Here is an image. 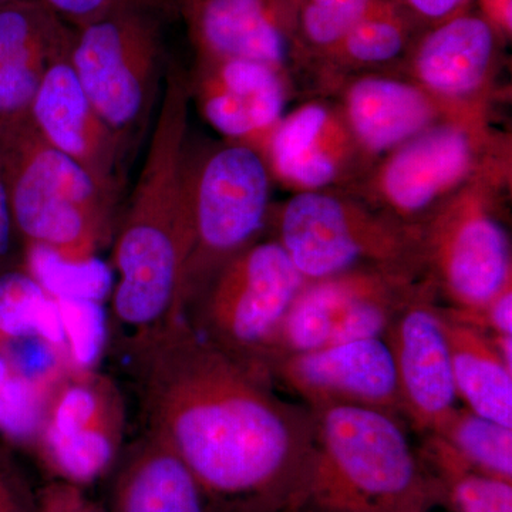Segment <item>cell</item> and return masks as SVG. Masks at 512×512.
<instances>
[{"label": "cell", "mask_w": 512, "mask_h": 512, "mask_svg": "<svg viewBox=\"0 0 512 512\" xmlns=\"http://www.w3.org/2000/svg\"><path fill=\"white\" fill-rule=\"evenodd\" d=\"M126 427L119 387L94 370H63L45 404L33 448L53 480L87 487L116 464Z\"/></svg>", "instance_id": "obj_11"}, {"label": "cell", "mask_w": 512, "mask_h": 512, "mask_svg": "<svg viewBox=\"0 0 512 512\" xmlns=\"http://www.w3.org/2000/svg\"><path fill=\"white\" fill-rule=\"evenodd\" d=\"M309 409L362 406L399 414L392 353L383 338L350 340L284 357L271 369Z\"/></svg>", "instance_id": "obj_13"}, {"label": "cell", "mask_w": 512, "mask_h": 512, "mask_svg": "<svg viewBox=\"0 0 512 512\" xmlns=\"http://www.w3.org/2000/svg\"><path fill=\"white\" fill-rule=\"evenodd\" d=\"M188 76L168 63L143 168L120 224L113 261V319L126 340L178 318V289L191 248L184 202L190 116Z\"/></svg>", "instance_id": "obj_2"}, {"label": "cell", "mask_w": 512, "mask_h": 512, "mask_svg": "<svg viewBox=\"0 0 512 512\" xmlns=\"http://www.w3.org/2000/svg\"><path fill=\"white\" fill-rule=\"evenodd\" d=\"M419 451L453 512H512L511 481L467 466L434 434L423 436Z\"/></svg>", "instance_id": "obj_24"}, {"label": "cell", "mask_w": 512, "mask_h": 512, "mask_svg": "<svg viewBox=\"0 0 512 512\" xmlns=\"http://www.w3.org/2000/svg\"><path fill=\"white\" fill-rule=\"evenodd\" d=\"M72 36L42 0L0 6V117L30 109L49 64L70 52Z\"/></svg>", "instance_id": "obj_19"}, {"label": "cell", "mask_w": 512, "mask_h": 512, "mask_svg": "<svg viewBox=\"0 0 512 512\" xmlns=\"http://www.w3.org/2000/svg\"><path fill=\"white\" fill-rule=\"evenodd\" d=\"M195 59H242L284 70L293 53V0H168Z\"/></svg>", "instance_id": "obj_16"}, {"label": "cell", "mask_w": 512, "mask_h": 512, "mask_svg": "<svg viewBox=\"0 0 512 512\" xmlns=\"http://www.w3.org/2000/svg\"><path fill=\"white\" fill-rule=\"evenodd\" d=\"M495 56L493 23L460 12L434 25L414 47L412 82L439 103L448 119L481 120L480 97Z\"/></svg>", "instance_id": "obj_15"}, {"label": "cell", "mask_w": 512, "mask_h": 512, "mask_svg": "<svg viewBox=\"0 0 512 512\" xmlns=\"http://www.w3.org/2000/svg\"><path fill=\"white\" fill-rule=\"evenodd\" d=\"M311 410L315 454L293 512H431L443 504L439 481L399 414L362 406Z\"/></svg>", "instance_id": "obj_3"}, {"label": "cell", "mask_w": 512, "mask_h": 512, "mask_svg": "<svg viewBox=\"0 0 512 512\" xmlns=\"http://www.w3.org/2000/svg\"><path fill=\"white\" fill-rule=\"evenodd\" d=\"M37 130L119 201L127 148L101 119L70 64L69 53L47 67L29 109Z\"/></svg>", "instance_id": "obj_14"}, {"label": "cell", "mask_w": 512, "mask_h": 512, "mask_svg": "<svg viewBox=\"0 0 512 512\" xmlns=\"http://www.w3.org/2000/svg\"><path fill=\"white\" fill-rule=\"evenodd\" d=\"M12 2H16V0H0V6H5Z\"/></svg>", "instance_id": "obj_37"}, {"label": "cell", "mask_w": 512, "mask_h": 512, "mask_svg": "<svg viewBox=\"0 0 512 512\" xmlns=\"http://www.w3.org/2000/svg\"><path fill=\"white\" fill-rule=\"evenodd\" d=\"M37 512H106L93 503L84 488L52 480L36 493Z\"/></svg>", "instance_id": "obj_32"}, {"label": "cell", "mask_w": 512, "mask_h": 512, "mask_svg": "<svg viewBox=\"0 0 512 512\" xmlns=\"http://www.w3.org/2000/svg\"><path fill=\"white\" fill-rule=\"evenodd\" d=\"M495 181L468 185L420 225L427 275L450 311L478 312L511 282L510 238L490 194Z\"/></svg>", "instance_id": "obj_9"}, {"label": "cell", "mask_w": 512, "mask_h": 512, "mask_svg": "<svg viewBox=\"0 0 512 512\" xmlns=\"http://www.w3.org/2000/svg\"><path fill=\"white\" fill-rule=\"evenodd\" d=\"M187 76L191 101L231 141L249 144L269 136L282 119L286 87L278 67L254 60L195 59Z\"/></svg>", "instance_id": "obj_17"}, {"label": "cell", "mask_w": 512, "mask_h": 512, "mask_svg": "<svg viewBox=\"0 0 512 512\" xmlns=\"http://www.w3.org/2000/svg\"><path fill=\"white\" fill-rule=\"evenodd\" d=\"M342 117L360 151L389 154L437 121L448 119L433 97L409 80L357 77L343 93Z\"/></svg>", "instance_id": "obj_20"}, {"label": "cell", "mask_w": 512, "mask_h": 512, "mask_svg": "<svg viewBox=\"0 0 512 512\" xmlns=\"http://www.w3.org/2000/svg\"><path fill=\"white\" fill-rule=\"evenodd\" d=\"M70 28L76 29L138 0H42Z\"/></svg>", "instance_id": "obj_33"}, {"label": "cell", "mask_w": 512, "mask_h": 512, "mask_svg": "<svg viewBox=\"0 0 512 512\" xmlns=\"http://www.w3.org/2000/svg\"><path fill=\"white\" fill-rule=\"evenodd\" d=\"M458 400L485 419L512 427V369L488 333L448 318L441 309Z\"/></svg>", "instance_id": "obj_22"}, {"label": "cell", "mask_w": 512, "mask_h": 512, "mask_svg": "<svg viewBox=\"0 0 512 512\" xmlns=\"http://www.w3.org/2000/svg\"><path fill=\"white\" fill-rule=\"evenodd\" d=\"M168 0H138L73 29L69 60L94 109L130 151L146 133L168 63Z\"/></svg>", "instance_id": "obj_5"}, {"label": "cell", "mask_w": 512, "mask_h": 512, "mask_svg": "<svg viewBox=\"0 0 512 512\" xmlns=\"http://www.w3.org/2000/svg\"><path fill=\"white\" fill-rule=\"evenodd\" d=\"M147 434L171 448L215 512H293L301 504L316 423L181 316L126 340Z\"/></svg>", "instance_id": "obj_1"}, {"label": "cell", "mask_w": 512, "mask_h": 512, "mask_svg": "<svg viewBox=\"0 0 512 512\" xmlns=\"http://www.w3.org/2000/svg\"><path fill=\"white\" fill-rule=\"evenodd\" d=\"M15 373V369H13L12 365H10L8 357H6L5 353L0 350V387L3 386L10 377Z\"/></svg>", "instance_id": "obj_36"}, {"label": "cell", "mask_w": 512, "mask_h": 512, "mask_svg": "<svg viewBox=\"0 0 512 512\" xmlns=\"http://www.w3.org/2000/svg\"><path fill=\"white\" fill-rule=\"evenodd\" d=\"M12 215H10L8 194L3 183L2 167H0V262L9 255L15 235Z\"/></svg>", "instance_id": "obj_35"}, {"label": "cell", "mask_w": 512, "mask_h": 512, "mask_svg": "<svg viewBox=\"0 0 512 512\" xmlns=\"http://www.w3.org/2000/svg\"><path fill=\"white\" fill-rule=\"evenodd\" d=\"M0 512H37L36 494L9 447L0 444Z\"/></svg>", "instance_id": "obj_31"}, {"label": "cell", "mask_w": 512, "mask_h": 512, "mask_svg": "<svg viewBox=\"0 0 512 512\" xmlns=\"http://www.w3.org/2000/svg\"><path fill=\"white\" fill-rule=\"evenodd\" d=\"M274 222L275 241L306 282L359 268L427 275L420 225L348 195L299 191Z\"/></svg>", "instance_id": "obj_7"}, {"label": "cell", "mask_w": 512, "mask_h": 512, "mask_svg": "<svg viewBox=\"0 0 512 512\" xmlns=\"http://www.w3.org/2000/svg\"><path fill=\"white\" fill-rule=\"evenodd\" d=\"M0 167L13 227L26 245L86 264L113 237L117 200L47 143L29 110L0 117Z\"/></svg>", "instance_id": "obj_4"}, {"label": "cell", "mask_w": 512, "mask_h": 512, "mask_svg": "<svg viewBox=\"0 0 512 512\" xmlns=\"http://www.w3.org/2000/svg\"><path fill=\"white\" fill-rule=\"evenodd\" d=\"M42 339L66 359L59 306L42 285L22 271L0 274V349L22 339Z\"/></svg>", "instance_id": "obj_23"}, {"label": "cell", "mask_w": 512, "mask_h": 512, "mask_svg": "<svg viewBox=\"0 0 512 512\" xmlns=\"http://www.w3.org/2000/svg\"><path fill=\"white\" fill-rule=\"evenodd\" d=\"M25 269L53 298L100 302L106 293V271L94 259L86 264H70L46 249L26 245Z\"/></svg>", "instance_id": "obj_28"}, {"label": "cell", "mask_w": 512, "mask_h": 512, "mask_svg": "<svg viewBox=\"0 0 512 512\" xmlns=\"http://www.w3.org/2000/svg\"><path fill=\"white\" fill-rule=\"evenodd\" d=\"M305 285L279 242L258 239L222 264L180 316L202 339L271 380L276 336Z\"/></svg>", "instance_id": "obj_8"}, {"label": "cell", "mask_w": 512, "mask_h": 512, "mask_svg": "<svg viewBox=\"0 0 512 512\" xmlns=\"http://www.w3.org/2000/svg\"><path fill=\"white\" fill-rule=\"evenodd\" d=\"M467 466L512 483V427L456 407L433 431Z\"/></svg>", "instance_id": "obj_25"}, {"label": "cell", "mask_w": 512, "mask_h": 512, "mask_svg": "<svg viewBox=\"0 0 512 512\" xmlns=\"http://www.w3.org/2000/svg\"><path fill=\"white\" fill-rule=\"evenodd\" d=\"M409 42L410 26L403 9L384 0L326 56L348 66H382L404 55Z\"/></svg>", "instance_id": "obj_26"}, {"label": "cell", "mask_w": 512, "mask_h": 512, "mask_svg": "<svg viewBox=\"0 0 512 512\" xmlns=\"http://www.w3.org/2000/svg\"><path fill=\"white\" fill-rule=\"evenodd\" d=\"M437 299L434 284L421 289L383 336L392 353L402 417L420 436L433 433L458 400Z\"/></svg>", "instance_id": "obj_12"}, {"label": "cell", "mask_w": 512, "mask_h": 512, "mask_svg": "<svg viewBox=\"0 0 512 512\" xmlns=\"http://www.w3.org/2000/svg\"><path fill=\"white\" fill-rule=\"evenodd\" d=\"M483 121L443 119L387 154L373 178V200L406 224L421 225L468 185L498 181Z\"/></svg>", "instance_id": "obj_10"}, {"label": "cell", "mask_w": 512, "mask_h": 512, "mask_svg": "<svg viewBox=\"0 0 512 512\" xmlns=\"http://www.w3.org/2000/svg\"><path fill=\"white\" fill-rule=\"evenodd\" d=\"M384 0H293L292 36L296 45L328 55L357 23Z\"/></svg>", "instance_id": "obj_27"}, {"label": "cell", "mask_w": 512, "mask_h": 512, "mask_svg": "<svg viewBox=\"0 0 512 512\" xmlns=\"http://www.w3.org/2000/svg\"><path fill=\"white\" fill-rule=\"evenodd\" d=\"M356 151L342 114L323 103L299 107L268 136L272 170L299 191L329 190L339 183Z\"/></svg>", "instance_id": "obj_18"}, {"label": "cell", "mask_w": 512, "mask_h": 512, "mask_svg": "<svg viewBox=\"0 0 512 512\" xmlns=\"http://www.w3.org/2000/svg\"><path fill=\"white\" fill-rule=\"evenodd\" d=\"M111 512H215L197 478L163 441L146 434L121 461Z\"/></svg>", "instance_id": "obj_21"}, {"label": "cell", "mask_w": 512, "mask_h": 512, "mask_svg": "<svg viewBox=\"0 0 512 512\" xmlns=\"http://www.w3.org/2000/svg\"><path fill=\"white\" fill-rule=\"evenodd\" d=\"M53 382H33L15 372L0 387V431L10 443L33 446Z\"/></svg>", "instance_id": "obj_30"}, {"label": "cell", "mask_w": 512, "mask_h": 512, "mask_svg": "<svg viewBox=\"0 0 512 512\" xmlns=\"http://www.w3.org/2000/svg\"><path fill=\"white\" fill-rule=\"evenodd\" d=\"M268 163L245 143L187 144L184 202L191 248L178 289V315L222 264L258 241L269 217Z\"/></svg>", "instance_id": "obj_6"}, {"label": "cell", "mask_w": 512, "mask_h": 512, "mask_svg": "<svg viewBox=\"0 0 512 512\" xmlns=\"http://www.w3.org/2000/svg\"><path fill=\"white\" fill-rule=\"evenodd\" d=\"M55 299L59 306L69 365L76 370H94L107 343V318L100 302Z\"/></svg>", "instance_id": "obj_29"}, {"label": "cell", "mask_w": 512, "mask_h": 512, "mask_svg": "<svg viewBox=\"0 0 512 512\" xmlns=\"http://www.w3.org/2000/svg\"><path fill=\"white\" fill-rule=\"evenodd\" d=\"M406 12L427 22L437 23L457 15L468 0H392Z\"/></svg>", "instance_id": "obj_34"}]
</instances>
